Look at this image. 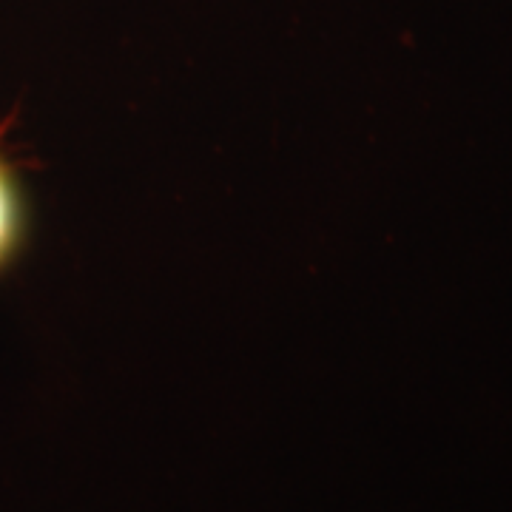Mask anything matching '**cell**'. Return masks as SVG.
Listing matches in <instances>:
<instances>
[{"mask_svg": "<svg viewBox=\"0 0 512 512\" xmlns=\"http://www.w3.org/2000/svg\"><path fill=\"white\" fill-rule=\"evenodd\" d=\"M6 126H0V276H6L29 245L32 211L20 165L6 148Z\"/></svg>", "mask_w": 512, "mask_h": 512, "instance_id": "cell-1", "label": "cell"}]
</instances>
